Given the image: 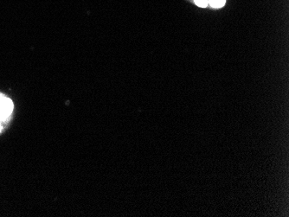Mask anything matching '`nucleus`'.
Wrapping results in <instances>:
<instances>
[{
	"instance_id": "4",
	"label": "nucleus",
	"mask_w": 289,
	"mask_h": 217,
	"mask_svg": "<svg viewBox=\"0 0 289 217\" xmlns=\"http://www.w3.org/2000/svg\"><path fill=\"white\" fill-rule=\"evenodd\" d=\"M2 130V121H0V132Z\"/></svg>"
},
{
	"instance_id": "3",
	"label": "nucleus",
	"mask_w": 289,
	"mask_h": 217,
	"mask_svg": "<svg viewBox=\"0 0 289 217\" xmlns=\"http://www.w3.org/2000/svg\"><path fill=\"white\" fill-rule=\"evenodd\" d=\"M196 5L200 7H206L208 5V0H194Z\"/></svg>"
},
{
	"instance_id": "2",
	"label": "nucleus",
	"mask_w": 289,
	"mask_h": 217,
	"mask_svg": "<svg viewBox=\"0 0 289 217\" xmlns=\"http://www.w3.org/2000/svg\"><path fill=\"white\" fill-rule=\"evenodd\" d=\"M209 3H210V5L214 8H220L224 4L225 0H209Z\"/></svg>"
},
{
	"instance_id": "1",
	"label": "nucleus",
	"mask_w": 289,
	"mask_h": 217,
	"mask_svg": "<svg viewBox=\"0 0 289 217\" xmlns=\"http://www.w3.org/2000/svg\"><path fill=\"white\" fill-rule=\"evenodd\" d=\"M13 110V102L9 98L0 94V121H6Z\"/></svg>"
}]
</instances>
